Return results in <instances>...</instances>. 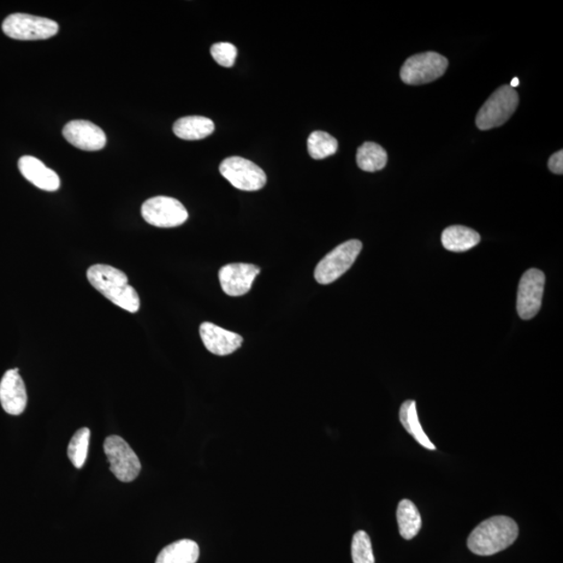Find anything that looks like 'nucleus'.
Wrapping results in <instances>:
<instances>
[{"label": "nucleus", "mask_w": 563, "mask_h": 563, "mask_svg": "<svg viewBox=\"0 0 563 563\" xmlns=\"http://www.w3.org/2000/svg\"><path fill=\"white\" fill-rule=\"evenodd\" d=\"M88 281L113 304L129 313L138 312L140 298L123 271L106 264L92 265L87 270Z\"/></svg>", "instance_id": "nucleus-1"}, {"label": "nucleus", "mask_w": 563, "mask_h": 563, "mask_svg": "<svg viewBox=\"0 0 563 563\" xmlns=\"http://www.w3.org/2000/svg\"><path fill=\"white\" fill-rule=\"evenodd\" d=\"M518 536L517 523L511 518L497 515L484 520L471 533L467 547L476 555H495L511 547Z\"/></svg>", "instance_id": "nucleus-2"}, {"label": "nucleus", "mask_w": 563, "mask_h": 563, "mask_svg": "<svg viewBox=\"0 0 563 563\" xmlns=\"http://www.w3.org/2000/svg\"><path fill=\"white\" fill-rule=\"evenodd\" d=\"M519 106V94L511 86L497 89L480 109L476 117L479 129L488 130L503 126Z\"/></svg>", "instance_id": "nucleus-3"}, {"label": "nucleus", "mask_w": 563, "mask_h": 563, "mask_svg": "<svg viewBox=\"0 0 563 563\" xmlns=\"http://www.w3.org/2000/svg\"><path fill=\"white\" fill-rule=\"evenodd\" d=\"M361 250H363V243L359 240L354 239L342 243L317 264L314 278L323 285L335 282L352 268Z\"/></svg>", "instance_id": "nucleus-4"}, {"label": "nucleus", "mask_w": 563, "mask_h": 563, "mask_svg": "<svg viewBox=\"0 0 563 563\" xmlns=\"http://www.w3.org/2000/svg\"><path fill=\"white\" fill-rule=\"evenodd\" d=\"M3 31L15 40H46L58 34L59 25L47 18L16 13L5 18Z\"/></svg>", "instance_id": "nucleus-5"}, {"label": "nucleus", "mask_w": 563, "mask_h": 563, "mask_svg": "<svg viewBox=\"0 0 563 563\" xmlns=\"http://www.w3.org/2000/svg\"><path fill=\"white\" fill-rule=\"evenodd\" d=\"M449 61L437 52H424L408 59L401 69V79L408 85H424L440 79Z\"/></svg>", "instance_id": "nucleus-6"}, {"label": "nucleus", "mask_w": 563, "mask_h": 563, "mask_svg": "<svg viewBox=\"0 0 563 563\" xmlns=\"http://www.w3.org/2000/svg\"><path fill=\"white\" fill-rule=\"evenodd\" d=\"M104 450L110 464V471L120 481L132 482L139 476L141 462L129 443L121 436L106 438Z\"/></svg>", "instance_id": "nucleus-7"}, {"label": "nucleus", "mask_w": 563, "mask_h": 563, "mask_svg": "<svg viewBox=\"0 0 563 563\" xmlns=\"http://www.w3.org/2000/svg\"><path fill=\"white\" fill-rule=\"evenodd\" d=\"M225 180L243 192H257L265 186L268 177L258 165L241 157H230L219 166Z\"/></svg>", "instance_id": "nucleus-8"}, {"label": "nucleus", "mask_w": 563, "mask_h": 563, "mask_svg": "<svg viewBox=\"0 0 563 563\" xmlns=\"http://www.w3.org/2000/svg\"><path fill=\"white\" fill-rule=\"evenodd\" d=\"M142 217L157 228H176L185 223L188 212L181 201L168 197L147 199L141 208Z\"/></svg>", "instance_id": "nucleus-9"}, {"label": "nucleus", "mask_w": 563, "mask_h": 563, "mask_svg": "<svg viewBox=\"0 0 563 563\" xmlns=\"http://www.w3.org/2000/svg\"><path fill=\"white\" fill-rule=\"evenodd\" d=\"M544 282L543 272L536 269L527 270L521 277L517 300V310L521 319L528 321L541 309Z\"/></svg>", "instance_id": "nucleus-10"}, {"label": "nucleus", "mask_w": 563, "mask_h": 563, "mask_svg": "<svg viewBox=\"0 0 563 563\" xmlns=\"http://www.w3.org/2000/svg\"><path fill=\"white\" fill-rule=\"evenodd\" d=\"M260 269L254 264L233 263L223 266L219 270V282L225 293L241 296L250 292Z\"/></svg>", "instance_id": "nucleus-11"}, {"label": "nucleus", "mask_w": 563, "mask_h": 563, "mask_svg": "<svg viewBox=\"0 0 563 563\" xmlns=\"http://www.w3.org/2000/svg\"><path fill=\"white\" fill-rule=\"evenodd\" d=\"M63 136L70 145L82 151H100L106 144L104 130L87 121H69L63 129Z\"/></svg>", "instance_id": "nucleus-12"}, {"label": "nucleus", "mask_w": 563, "mask_h": 563, "mask_svg": "<svg viewBox=\"0 0 563 563\" xmlns=\"http://www.w3.org/2000/svg\"><path fill=\"white\" fill-rule=\"evenodd\" d=\"M20 370H10L0 381V404L11 416H20L26 411L27 395Z\"/></svg>", "instance_id": "nucleus-13"}, {"label": "nucleus", "mask_w": 563, "mask_h": 563, "mask_svg": "<svg viewBox=\"0 0 563 563\" xmlns=\"http://www.w3.org/2000/svg\"><path fill=\"white\" fill-rule=\"evenodd\" d=\"M199 334L206 348L217 356H227L234 353L241 347L243 341V338L239 334L207 322L200 325Z\"/></svg>", "instance_id": "nucleus-14"}, {"label": "nucleus", "mask_w": 563, "mask_h": 563, "mask_svg": "<svg viewBox=\"0 0 563 563\" xmlns=\"http://www.w3.org/2000/svg\"><path fill=\"white\" fill-rule=\"evenodd\" d=\"M20 173L34 186L41 191L53 192L60 188V177L52 169L46 168L39 159L32 156L20 158L18 162Z\"/></svg>", "instance_id": "nucleus-15"}, {"label": "nucleus", "mask_w": 563, "mask_h": 563, "mask_svg": "<svg viewBox=\"0 0 563 563\" xmlns=\"http://www.w3.org/2000/svg\"><path fill=\"white\" fill-rule=\"evenodd\" d=\"M481 237L470 228L462 225H452L443 231L442 235V246L446 250L462 253L471 250L479 245Z\"/></svg>", "instance_id": "nucleus-16"}, {"label": "nucleus", "mask_w": 563, "mask_h": 563, "mask_svg": "<svg viewBox=\"0 0 563 563\" xmlns=\"http://www.w3.org/2000/svg\"><path fill=\"white\" fill-rule=\"evenodd\" d=\"M215 129V122L203 116L183 117L174 124V133L183 140L204 139Z\"/></svg>", "instance_id": "nucleus-17"}, {"label": "nucleus", "mask_w": 563, "mask_h": 563, "mask_svg": "<svg viewBox=\"0 0 563 563\" xmlns=\"http://www.w3.org/2000/svg\"><path fill=\"white\" fill-rule=\"evenodd\" d=\"M199 557V544L191 539H182L165 547L156 563H197Z\"/></svg>", "instance_id": "nucleus-18"}, {"label": "nucleus", "mask_w": 563, "mask_h": 563, "mask_svg": "<svg viewBox=\"0 0 563 563\" xmlns=\"http://www.w3.org/2000/svg\"><path fill=\"white\" fill-rule=\"evenodd\" d=\"M400 420L409 434L414 437L419 444L428 450H435V446L425 434L422 425L419 423L417 404L412 400L403 403L400 409Z\"/></svg>", "instance_id": "nucleus-19"}, {"label": "nucleus", "mask_w": 563, "mask_h": 563, "mask_svg": "<svg viewBox=\"0 0 563 563\" xmlns=\"http://www.w3.org/2000/svg\"><path fill=\"white\" fill-rule=\"evenodd\" d=\"M396 519H398L400 535L407 541L416 537L422 528V518L417 506L411 500L400 502Z\"/></svg>", "instance_id": "nucleus-20"}, {"label": "nucleus", "mask_w": 563, "mask_h": 563, "mask_svg": "<svg viewBox=\"0 0 563 563\" xmlns=\"http://www.w3.org/2000/svg\"><path fill=\"white\" fill-rule=\"evenodd\" d=\"M357 164L367 173L381 170L387 164V153L384 148L373 142H365L358 148Z\"/></svg>", "instance_id": "nucleus-21"}, {"label": "nucleus", "mask_w": 563, "mask_h": 563, "mask_svg": "<svg viewBox=\"0 0 563 563\" xmlns=\"http://www.w3.org/2000/svg\"><path fill=\"white\" fill-rule=\"evenodd\" d=\"M338 150V142L328 133L323 130H316L308 138V152L316 160L328 158Z\"/></svg>", "instance_id": "nucleus-22"}, {"label": "nucleus", "mask_w": 563, "mask_h": 563, "mask_svg": "<svg viewBox=\"0 0 563 563\" xmlns=\"http://www.w3.org/2000/svg\"><path fill=\"white\" fill-rule=\"evenodd\" d=\"M90 434V430L82 428L71 438L67 450L68 457L76 468H82L85 465Z\"/></svg>", "instance_id": "nucleus-23"}, {"label": "nucleus", "mask_w": 563, "mask_h": 563, "mask_svg": "<svg viewBox=\"0 0 563 563\" xmlns=\"http://www.w3.org/2000/svg\"><path fill=\"white\" fill-rule=\"evenodd\" d=\"M352 559L354 563H375L371 538L364 531L355 533L352 542Z\"/></svg>", "instance_id": "nucleus-24"}, {"label": "nucleus", "mask_w": 563, "mask_h": 563, "mask_svg": "<svg viewBox=\"0 0 563 563\" xmlns=\"http://www.w3.org/2000/svg\"><path fill=\"white\" fill-rule=\"evenodd\" d=\"M211 55L221 66L229 68L235 63L237 49L231 43H216L211 47Z\"/></svg>", "instance_id": "nucleus-25"}, {"label": "nucleus", "mask_w": 563, "mask_h": 563, "mask_svg": "<svg viewBox=\"0 0 563 563\" xmlns=\"http://www.w3.org/2000/svg\"><path fill=\"white\" fill-rule=\"evenodd\" d=\"M549 168L556 175L563 174V152L562 150L554 153L549 159Z\"/></svg>", "instance_id": "nucleus-26"}, {"label": "nucleus", "mask_w": 563, "mask_h": 563, "mask_svg": "<svg viewBox=\"0 0 563 563\" xmlns=\"http://www.w3.org/2000/svg\"><path fill=\"white\" fill-rule=\"evenodd\" d=\"M519 85H520L519 79L518 78L513 79L512 82L511 87L515 88V87H518Z\"/></svg>", "instance_id": "nucleus-27"}]
</instances>
